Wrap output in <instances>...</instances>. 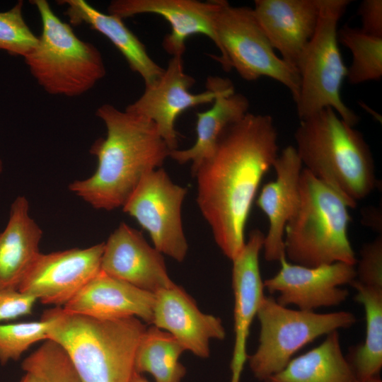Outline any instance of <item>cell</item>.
Listing matches in <instances>:
<instances>
[{
	"instance_id": "cell-10",
	"label": "cell",
	"mask_w": 382,
	"mask_h": 382,
	"mask_svg": "<svg viewBox=\"0 0 382 382\" xmlns=\"http://www.w3.org/2000/svg\"><path fill=\"white\" fill-rule=\"evenodd\" d=\"M187 193L186 187L175 184L159 168L143 177L122 207L149 233L154 248L178 262L188 250L181 216Z\"/></svg>"
},
{
	"instance_id": "cell-13",
	"label": "cell",
	"mask_w": 382,
	"mask_h": 382,
	"mask_svg": "<svg viewBox=\"0 0 382 382\" xmlns=\"http://www.w3.org/2000/svg\"><path fill=\"white\" fill-rule=\"evenodd\" d=\"M279 262V271L263 282L264 289L278 293L275 300L279 304H293L299 310L314 311L340 305L349 296L348 290L340 286L356 279L354 265L345 262L305 267L288 262L285 255Z\"/></svg>"
},
{
	"instance_id": "cell-12",
	"label": "cell",
	"mask_w": 382,
	"mask_h": 382,
	"mask_svg": "<svg viewBox=\"0 0 382 382\" xmlns=\"http://www.w3.org/2000/svg\"><path fill=\"white\" fill-rule=\"evenodd\" d=\"M104 243L86 248L40 253L18 290L42 303L65 305L100 271Z\"/></svg>"
},
{
	"instance_id": "cell-2",
	"label": "cell",
	"mask_w": 382,
	"mask_h": 382,
	"mask_svg": "<svg viewBox=\"0 0 382 382\" xmlns=\"http://www.w3.org/2000/svg\"><path fill=\"white\" fill-rule=\"evenodd\" d=\"M96 115L107 134L96 140L91 153L98 160L95 173L71 183L69 190L97 209L123 207L141 180L161 168L170 150L150 120L110 104H103Z\"/></svg>"
},
{
	"instance_id": "cell-34",
	"label": "cell",
	"mask_w": 382,
	"mask_h": 382,
	"mask_svg": "<svg viewBox=\"0 0 382 382\" xmlns=\"http://www.w3.org/2000/svg\"><path fill=\"white\" fill-rule=\"evenodd\" d=\"M363 221L367 226L381 233V213L376 208H369L363 212Z\"/></svg>"
},
{
	"instance_id": "cell-18",
	"label": "cell",
	"mask_w": 382,
	"mask_h": 382,
	"mask_svg": "<svg viewBox=\"0 0 382 382\" xmlns=\"http://www.w3.org/2000/svg\"><path fill=\"white\" fill-rule=\"evenodd\" d=\"M254 14L281 58L296 69L319 18V0H255Z\"/></svg>"
},
{
	"instance_id": "cell-26",
	"label": "cell",
	"mask_w": 382,
	"mask_h": 382,
	"mask_svg": "<svg viewBox=\"0 0 382 382\" xmlns=\"http://www.w3.org/2000/svg\"><path fill=\"white\" fill-rule=\"evenodd\" d=\"M183 351L169 332L154 325L146 328L137 347L134 371L150 374L156 382H181L186 374L179 361Z\"/></svg>"
},
{
	"instance_id": "cell-32",
	"label": "cell",
	"mask_w": 382,
	"mask_h": 382,
	"mask_svg": "<svg viewBox=\"0 0 382 382\" xmlns=\"http://www.w3.org/2000/svg\"><path fill=\"white\" fill-rule=\"evenodd\" d=\"M36 301L17 289L0 288V321L30 314Z\"/></svg>"
},
{
	"instance_id": "cell-36",
	"label": "cell",
	"mask_w": 382,
	"mask_h": 382,
	"mask_svg": "<svg viewBox=\"0 0 382 382\" xmlns=\"http://www.w3.org/2000/svg\"><path fill=\"white\" fill-rule=\"evenodd\" d=\"M129 382H149L141 374L134 371Z\"/></svg>"
},
{
	"instance_id": "cell-21",
	"label": "cell",
	"mask_w": 382,
	"mask_h": 382,
	"mask_svg": "<svg viewBox=\"0 0 382 382\" xmlns=\"http://www.w3.org/2000/svg\"><path fill=\"white\" fill-rule=\"evenodd\" d=\"M66 5L64 14L70 24H86L107 37L120 52L129 66L143 79L145 86L155 83L162 75L161 68L149 56L144 45L125 24L123 19L104 13L84 0H63Z\"/></svg>"
},
{
	"instance_id": "cell-35",
	"label": "cell",
	"mask_w": 382,
	"mask_h": 382,
	"mask_svg": "<svg viewBox=\"0 0 382 382\" xmlns=\"http://www.w3.org/2000/svg\"><path fill=\"white\" fill-rule=\"evenodd\" d=\"M19 382H46L40 376L31 373L25 372V374L21 378Z\"/></svg>"
},
{
	"instance_id": "cell-29",
	"label": "cell",
	"mask_w": 382,
	"mask_h": 382,
	"mask_svg": "<svg viewBox=\"0 0 382 382\" xmlns=\"http://www.w3.org/2000/svg\"><path fill=\"white\" fill-rule=\"evenodd\" d=\"M48 340L46 321L0 324V364L18 360L34 343Z\"/></svg>"
},
{
	"instance_id": "cell-11",
	"label": "cell",
	"mask_w": 382,
	"mask_h": 382,
	"mask_svg": "<svg viewBox=\"0 0 382 382\" xmlns=\"http://www.w3.org/2000/svg\"><path fill=\"white\" fill-rule=\"evenodd\" d=\"M230 80L209 76L206 91L193 93L190 88L195 80L184 71L183 58L172 57L161 76L153 84L146 86L141 96L126 110L151 120L170 151L177 149L178 132L175 122L186 110L212 103L220 89Z\"/></svg>"
},
{
	"instance_id": "cell-19",
	"label": "cell",
	"mask_w": 382,
	"mask_h": 382,
	"mask_svg": "<svg viewBox=\"0 0 382 382\" xmlns=\"http://www.w3.org/2000/svg\"><path fill=\"white\" fill-rule=\"evenodd\" d=\"M302 166L295 147H285L272 166L275 180L262 187L257 199V205L269 220V229L262 248L267 261L279 262L285 255L284 230L299 205Z\"/></svg>"
},
{
	"instance_id": "cell-28",
	"label": "cell",
	"mask_w": 382,
	"mask_h": 382,
	"mask_svg": "<svg viewBox=\"0 0 382 382\" xmlns=\"http://www.w3.org/2000/svg\"><path fill=\"white\" fill-rule=\"evenodd\" d=\"M21 367L46 382H81L65 351L50 340L25 358Z\"/></svg>"
},
{
	"instance_id": "cell-27",
	"label": "cell",
	"mask_w": 382,
	"mask_h": 382,
	"mask_svg": "<svg viewBox=\"0 0 382 382\" xmlns=\"http://www.w3.org/2000/svg\"><path fill=\"white\" fill-rule=\"evenodd\" d=\"M337 40L352 55L346 76L350 84L358 85L382 78V37L345 25L337 30Z\"/></svg>"
},
{
	"instance_id": "cell-25",
	"label": "cell",
	"mask_w": 382,
	"mask_h": 382,
	"mask_svg": "<svg viewBox=\"0 0 382 382\" xmlns=\"http://www.w3.org/2000/svg\"><path fill=\"white\" fill-rule=\"evenodd\" d=\"M349 285L357 291L355 301L364 308L366 335L346 358L356 379L364 381L378 377L382 368V289L364 285L356 279Z\"/></svg>"
},
{
	"instance_id": "cell-24",
	"label": "cell",
	"mask_w": 382,
	"mask_h": 382,
	"mask_svg": "<svg viewBox=\"0 0 382 382\" xmlns=\"http://www.w3.org/2000/svg\"><path fill=\"white\" fill-rule=\"evenodd\" d=\"M342 353L337 330L318 347L291 359L284 369L263 382H355Z\"/></svg>"
},
{
	"instance_id": "cell-6",
	"label": "cell",
	"mask_w": 382,
	"mask_h": 382,
	"mask_svg": "<svg viewBox=\"0 0 382 382\" xmlns=\"http://www.w3.org/2000/svg\"><path fill=\"white\" fill-rule=\"evenodd\" d=\"M30 3L42 23L36 45L23 57L31 74L52 95L74 97L88 91L106 74L100 51L78 37L47 1Z\"/></svg>"
},
{
	"instance_id": "cell-4",
	"label": "cell",
	"mask_w": 382,
	"mask_h": 382,
	"mask_svg": "<svg viewBox=\"0 0 382 382\" xmlns=\"http://www.w3.org/2000/svg\"><path fill=\"white\" fill-rule=\"evenodd\" d=\"M305 169L354 208L377 185L371 149L362 134L332 108L300 120L294 133Z\"/></svg>"
},
{
	"instance_id": "cell-3",
	"label": "cell",
	"mask_w": 382,
	"mask_h": 382,
	"mask_svg": "<svg viewBox=\"0 0 382 382\" xmlns=\"http://www.w3.org/2000/svg\"><path fill=\"white\" fill-rule=\"evenodd\" d=\"M41 320L48 324V340L65 351L81 382H129L146 329L140 319H100L59 306L45 310Z\"/></svg>"
},
{
	"instance_id": "cell-17",
	"label": "cell",
	"mask_w": 382,
	"mask_h": 382,
	"mask_svg": "<svg viewBox=\"0 0 382 382\" xmlns=\"http://www.w3.org/2000/svg\"><path fill=\"white\" fill-rule=\"evenodd\" d=\"M152 324L171 334L185 350L201 358L209 357L211 340H224L226 336L221 319L202 313L176 284L155 293Z\"/></svg>"
},
{
	"instance_id": "cell-30",
	"label": "cell",
	"mask_w": 382,
	"mask_h": 382,
	"mask_svg": "<svg viewBox=\"0 0 382 382\" xmlns=\"http://www.w3.org/2000/svg\"><path fill=\"white\" fill-rule=\"evenodd\" d=\"M23 1L0 12V50L15 56H26L36 45L35 35L23 16Z\"/></svg>"
},
{
	"instance_id": "cell-1",
	"label": "cell",
	"mask_w": 382,
	"mask_h": 382,
	"mask_svg": "<svg viewBox=\"0 0 382 382\" xmlns=\"http://www.w3.org/2000/svg\"><path fill=\"white\" fill-rule=\"evenodd\" d=\"M278 149L272 117L248 112L226 129L213 154L194 174L199 209L217 245L231 260L245 245L253 202Z\"/></svg>"
},
{
	"instance_id": "cell-23",
	"label": "cell",
	"mask_w": 382,
	"mask_h": 382,
	"mask_svg": "<svg viewBox=\"0 0 382 382\" xmlns=\"http://www.w3.org/2000/svg\"><path fill=\"white\" fill-rule=\"evenodd\" d=\"M249 107L248 98L236 93L230 81L220 89L209 109L196 113L197 137L194 144L187 149L170 151L169 157L180 164L192 161L194 175L213 154L226 129L248 113Z\"/></svg>"
},
{
	"instance_id": "cell-33",
	"label": "cell",
	"mask_w": 382,
	"mask_h": 382,
	"mask_svg": "<svg viewBox=\"0 0 382 382\" xmlns=\"http://www.w3.org/2000/svg\"><path fill=\"white\" fill-rule=\"evenodd\" d=\"M363 32L371 35L382 37V1L364 0L358 10Z\"/></svg>"
},
{
	"instance_id": "cell-8",
	"label": "cell",
	"mask_w": 382,
	"mask_h": 382,
	"mask_svg": "<svg viewBox=\"0 0 382 382\" xmlns=\"http://www.w3.org/2000/svg\"><path fill=\"white\" fill-rule=\"evenodd\" d=\"M256 316L260 328L259 345L248 359L254 376L262 382L284 369L292 356L307 344L357 322L349 311L318 313L293 310L265 296Z\"/></svg>"
},
{
	"instance_id": "cell-31",
	"label": "cell",
	"mask_w": 382,
	"mask_h": 382,
	"mask_svg": "<svg viewBox=\"0 0 382 382\" xmlns=\"http://www.w3.org/2000/svg\"><path fill=\"white\" fill-rule=\"evenodd\" d=\"M357 263L356 279L364 285L382 289L381 235L364 245Z\"/></svg>"
},
{
	"instance_id": "cell-38",
	"label": "cell",
	"mask_w": 382,
	"mask_h": 382,
	"mask_svg": "<svg viewBox=\"0 0 382 382\" xmlns=\"http://www.w3.org/2000/svg\"><path fill=\"white\" fill-rule=\"evenodd\" d=\"M3 166H2V161L0 160V173L2 171Z\"/></svg>"
},
{
	"instance_id": "cell-15",
	"label": "cell",
	"mask_w": 382,
	"mask_h": 382,
	"mask_svg": "<svg viewBox=\"0 0 382 382\" xmlns=\"http://www.w3.org/2000/svg\"><path fill=\"white\" fill-rule=\"evenodd\" d=\"M218 6L219 0H114L108 11L122 19L144 13L163 17L171 28L163 40V49L172 57H183L187 40L196 34L209 37L219 50L214 21Z\"/></svg>"
},
{
	"instance_id": "cell-20",
	"label": "cell",
	"mask_w": 382,
	"mask_h": 382,
	"mask_svg": "<svg viewBox=\"0 0 382 382\" xmlns=\"http://www.w3.org/2000/svg\"><path fill=\"white\" fill-rule=\"evenodd\" d=\"M155 294L110 277L101 270L63 308L100 319L136 317L151 324Z\"/></svg>"
},
{
	"instance_id": "cell-22",
	"label": "cell",
	"mask_w": 382,
	"mask_h": 382,
	"mask_svg": "<svg viewBox=\"0 0 382 382\" xmlns=\"http://www.w3.org/2000/svg\"><path fill=\"white\" fill-rule=\"evenodd\" d=\"M26 197L12 203L8 223L0 233V288L17 289L35 260L42 231L30 216Z\"/></svg>"
},
{
	"instance_id": "cell-16",
	"label": "cell",
	"mask_w": 382,
	"mask_h": 382,
	"mask_svg": "<svg viewBox=\"0 0 382 382\" xmlns=\"http://www.w3.org/2000/svg\"><path fill=\"white\" fill-rule=\"evenodd\" d=\"M265 235L259 229L250 233L240 253L233 260L232 286L234 294V346L231 361V382H240L248 356L247 340L250 325L265 296L259 255Z\"/></svg>"
},
{
	"instance_id": "cell-7",
	"label": "cell",
	"mask_w": 382,
	"mask_h": 382,
	"mask_svg": "<svg viewBox=\"0 0 382 382\" xmlns=\"http://www.w3.org/2000/svg\"><path fill=\"white\" fill-rule=\"evenodd\" d=\"M350 3L349 0H319L317 27L296 66L300 91L295 103L299 120L330 107L349 125L354 127L359 122L358 115L341 97L347 67L338 46L337 25Z\"/></svg>"
},
{
	"instance_id": "cell-14",
	"label": "cell",
	"mask_w": 382,
	"mask_h": 382,
	"mask_svg": "<svg viewBox=\"0 0 382 382\" xmlns=\"http://www.w3.org/2000/svg\"><path fill=\"white\" fill-rule=\"evenodd\" d=\"M100 270L154 294L175 284L168 276L162 254L140 231L124 222L104 243Z\"/></svg>"
},
{
	"instance_id": "cell-37",
	"label": "cell",
	"mask_w": 382,
	"mask_h": 382,
	"mask_svg": "<svg viewBox=\"0 0 382 382\" xmlns=\"http://www.w3.org/2000/svg\"><path fill=\"white\" fill-rule=\"evenodd\" d=\"M355 382H382V381L380 379L379 376H378V377H374V378H371L364 380V381L356 380Z\"/></svg>"
},
{
	"instance_id": "cell-9",
	"label": "cell",
	"mask_w": 382,
	"mask_h": 382,
	"mask_svg": "<svg viewBox=\"0 0 382 382\" xmlns=\"http://www.w3.org/2000/svg\"><path fill=\"white\" fill-rule=\"evenodd\" d=\"M214 21L220 56L212 57L225 71L233 68L248 81L261 77L272 79L284 86L296 101L300 91L299 72L276 54L252 8L233 6L219 0Z\"/></svg>"
},
{
	"instance_id": "cell-5",
	"label": "cell",
	"mask_w": 382,
	"mask_h": 382,
	"mask_svg": "<svg viewBox=\"0 0 382 382\" xmlns=\"http://www.w3.org/2000/svg\"><path fill=\"white\" fill-rule=\"evenodd\" d=\"M298 207L284 230V253L290 262L317 267L335 262L355 265L348 238L347 202L328 185L302 169Z\"/></svg>"
}]
</instances>
